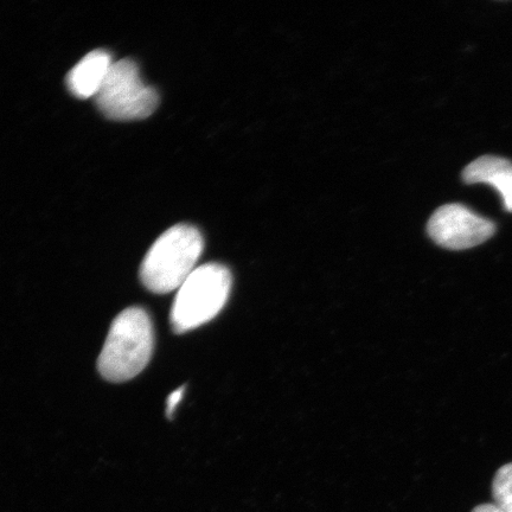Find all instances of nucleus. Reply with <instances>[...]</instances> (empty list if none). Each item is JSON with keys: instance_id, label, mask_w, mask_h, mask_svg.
<instances>
[{"instance_id": "nucleus-7", "label": "nucleus", "mask_w": 512, "mask_h": 512, "mask_svg": "<svg viewBox=\"0 0 512 512\" xmlns=\"http://www.w3.org/2000/svg\"><path fill=\"white\" fill-rule=\"evenodd\" d=\"M466 184H489L501 195L504 209L512 213V163L510 160L483 156L466 166L463 171Z\"/></svg>"}, {"instance_id": "nucleus-5", "label": "nucleus", "mask_w": 512, "mask_h": 512, "mask_svg": "<svg viewBox=\"0 0 512 512\" xmlns=\"http://www.w3.org/2000/svg\"><path fill=\"white\" fill-rule=\"evenodd\" d=\"M428 235L440 247L464 251L482 245L496 232V224L463 204H446L434 211L427 224Z\"/></svg>"}, {"instance_id": "nucleus-3", "label": "nucleus", "mask_w": 512, "mask_h": 512, "mask_svg": "<svg viewBox=\"0 0 512 512\" xmlns=\"http://www.w3.org/2000/svg\"><path fill=\"white\" fill-rule=\"evenodd\" d=\"M232 285V273L226 266L206 264L197 267L178 288L172 307L171 324L176 334L197 329L219 315Z\"/></svg>"}, {"instance_id": "nucleus-8", "label": "nucleus", "mask_w": 512, "mask_h": 512, "mask_svg": "<svg viewBox=\"0 0 512 512\" xmlns=\"http://www.w3.org/2000/svg\"><path fill=\"white\" fill-rule=\"evenodd\" d=\"M495 504L505 512H512V463L504 465L496 473L492 483Z\"/></svg>"}, {"instance_id": "nucleus-6", "label": "nucleus", "mask_w": 512, "mask_h": 512, "mask_svg": "<svg viewBox=\"0 0 512 512\" xmlns=\"http://www.w3.org/2000/svg\"><path fill=\"white\" fill-rule=\"evenodd\" d=\"M113 63L112 56L105 50L87 54L67 75L69 92L79 99L98 95Z\"/></svg>"}, {"instance_id": "nucleus-1", "label": "nucleus", "mask_w": 512, "mask_h": 512, "mask_svg": "<svg viewBox=\"0 0 512 512\" xmlns=\"http://www.w3.org/2000/svg\"><path fill=\"white\" fill-rule=\"evenodd\" d=\"M155 345L152 320L142 307H130L114 319L98 369L110 382L134 379L149 364Z\"/></svg>"}, {"instance_id": "nucleus-4", "label": "nucleus", "mask_w": 512, "mask_h": 512, "mask_svg": "<svg viewBox=\"0 0 512 512\" xmlns=\"http://www.w3.org/2000/svg\"><path fill=\"white\" fill-rule=\"evenodd\" d=\"M106 118L117 121L143 120L155 113L159 95L140 76L138 64L130 59L114 62L95 96Z\"/></svg>"}, {"instance_id": "nucleus-10", "label": "nucleus", "mask_w": 512, "mask_h": 512, "mask_svg": "<svg viewBox=\"0 0 512 512\" xmlns=\"http://www.w3.org/2000/svg\"><path fill=\"white\" fill-rule=\"evenodd\" d=\"M472 512H505V511L503 509L497 507V505L494 503V504L478 505V507L473 509Z\"/></svg>"}, {"instance_id": "nucleus-2", "label": "nucleus", "mask_w": 512, "mask_h": 512, "mask_svg": "<svg viewBox=\"0 0 512 512\" xmlns=\"http://www.w3.org/2000/svg\"><path fill=\"white\" fill-rule=\"evenodd\" d=\"M204 249L203 236L190 224H177L159 236L146 254L140 279L147 290L165 294L177 290L196 270Z\"/></svg>"}, {"instance_id": "nucleus-9", "label": "nucleus", "mask_w": 512, "mask_h": 512, "mask_svg": "<svg viewBox=\"0 0 512 512\" xmlns=\"http://www.w3.org/2000/svg\"><path fill=\"white\" fill-rule=\"evenodd\" d=\"M185 392V387L178 388L176 392L172 393L168 399V405H166V415L171 419L174 416L178 403L182 401Z\"/></svg>"}]
</instances>
